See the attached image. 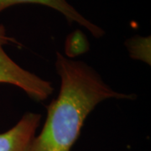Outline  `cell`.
<instances>
[{"label": "cell", "instance_id": "cell-1", "mask_svg": "<svg viewBox=\"0 0 151 151\" xmlns=\"http://www.w3.org/2000/svg\"><path fill=\"white\" fill-rule=\"evenodd\" d=\"M55 68L60 78L59 94L47 107L46 120L29 151H70L87 116L98 103L109 98H135L134 94L113 90L83 61L57 53Z\"/></svg>", "mask_w": 151, "mask_h": 151}, {"label": "cell", "instance_id": "cell-2", "mask_svg": "<svg viewBox=\"0 0 151 151\" xmlns=\"http://www.w3.org/2000/svg\"><path fill=\"white\" fill-rule=\"evenodd\" d=\"M9 41L13 40L7 35L4 27L0 25V83L14 85L33 99L45 101L53 92L51 83L24 70L11 59L4 50V45Z\"/></svg>", "mask_w": 151, "mask_h": 151}, {"label": "cell", "instance_id": "cell-3", "mask_svg": "<svg viewBox=\"0 0 151 151\" xmlns=\"http://www.w3.org/2000/svg\"><path fill=\"white\" fill-rule=\"evenodd\" d=\"M41 115L26 113L13 128L0 134V151H29Z\"/></svg>", "mask_w": 151, "mask_h": 151}, {"label": "cell", "instance_id": "cell-4", "mask_svg": "<svg viewBox=\"0 0 151 151\" xmlns=\"http://www.w3.org/2000/svg\"><path fill=\"white\" fill-rule=\"evenodd\" d=\"M19 4H35L47 6L63 14L69 23H77L92 34L94 37L99 38L104 35L102 28L94 24L68 3L67 0H0V13L11 6Z\"/></svg>", "mask_w": 151, "mask_h": 151}]
</instances>
